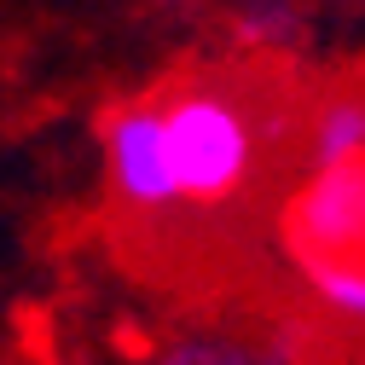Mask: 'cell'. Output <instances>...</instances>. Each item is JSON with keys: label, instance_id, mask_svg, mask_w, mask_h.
Segmentation results:
<instances>
[{"label": "cell", "instance_id": "obj_1", "mask_svg": "<svg viewBox=\"0 0 365 365\" xmlns=\"http://www.w3.org/2000/svg\"><path fill=\"white\" fill-rule=\"evenodd\" d=\"M307 87L313 76L290 70L284 58L186 64L151 81L180 220L197 232L250 215L272 220V203L307 168L302 163ZM180 220H174V250H180Z\"/></svg>", "mask_w": 365, "mask_h": 365}, {"label": "cell", "instance_id": "obj_2", "mask_svg": "<svg viewBox=\"0 0 365 365\" xmlns=\"http://www.w3.org/2000/svg\"><path fill=\"white\" fill-rule=\"evenodd\" d=\"M99 151H105V197L110 215L128 238H140L157 250V261H168L174 250V174H168V145H163V116L151 87L133 99H116L99 116Z\"/></svg>", "mask_w": 365, "mask_h": 365}, {"label": "cell", "instance_id": "obj_3", "mask_svg": "<svg viewBox=\"0 0 365 365\" xmlns=\"http://www.w3.org/2000/svg\"><path fill=\"white\" fill-rule=\"evenodd\" d=\"M290 267L302 261H365V151L302 168L267 220Z\"/></svg>", "mask_w": 365, "mask_h": 365}, {"label": "cell", "instance_id": "obj_4", "mask_svg": "<svg viewBox=\"0 0 365 365\" xmlns=\"http://www.w3.org/2000/svg\"><path fill=\"white\" fill-rule=\"evenodd\" d=\"M302 296L342 331H365V261H302Z\"/></svg>", "mask_w": 365, "mask_h": 365}, {"label": "cell", "instance_id": "obj_5", "mask_svg": "<svg viewBox=\"0 0 365 365\" xmlns=\"http://www.w3.org/2000/svg\"><path fill=\"white\" fill-rule=\"evenodd\" d=\"M359 76H365V64H359Z\"/></svg>", "mask_w": 365, "mask_h": 365}]
</instances>
